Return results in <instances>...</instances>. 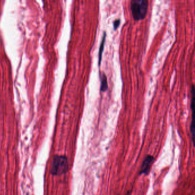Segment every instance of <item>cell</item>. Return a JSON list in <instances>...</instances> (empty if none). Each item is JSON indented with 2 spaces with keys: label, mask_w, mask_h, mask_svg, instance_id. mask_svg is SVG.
I'll return each mask as SVG.
<instances>
[{
  "label": "cell",
  "mask_w": 195,
  "mask_h": 195,
  "mask_svg": "<svg viewBox=\"0 0 195 195\" xmlns=\"http://www.w3.org/2000/svg\"><path fill=\"white\" fill-rule=\"evenodd\" d=\"M149 2L147 0H132L131 1V10L135 21L143 20L146 17Z\"/></svg>",
  "instance_id": "1"
},
{
  "label": "cell",
  "mask_w": 195,
  "mask_h": 195,
  "mask_svg": "<svg viewBox=\"0 0 195 195\" xmlns=\"http://www.w3.org/2000/svg\"><path fill=\"white\" fill-rule=\"evenodd\" d=\"M69 169V163L67 156L56 155L53 157L50 173L54 176H60L67 173Z\"/></svg>",
  "instance_id": "2"
},
{
  "label": "cell",
  "mask_w": 195,
  "mask_h": 195,
  "mask_svg": "<svg viewBox=\"0 0 195 195\" xmlns=\"http://www.w3.org/2000/svg\"><path fill=\"white\" fill-rule=\"evenodd\" d=\"M154 162V157L151 155H148L142 161L141 169L140 171V175H148L149 173L152 164Z\"/></svg>",
  "instance_id": "3"
},
{
  "label": "cell",
  "mask_w": 195,
  "mask_h": 195,
  "mask_svg": "<svg viewBox=\"0 0 195 195\" xmlns=\"http://www.w3.org/2000/svg\"><path fill=\"white\" fill-rule=\"evenodd\" d=\"M106 33L105 31L104 32V35L102 37V41L100 44V49H99V53H98V66H100L101 65V62L102 60V53L104 52V46H105V40H106Z\"/></svg>",
  "instance_id": "4"
},
{
  "label": "cell",
  "mask_w": 195,
  "mask_h": 195,
  "mask_svg": "<svg viewBox=\"0 0 195 195\" xmlns=\"http://www.w3.org/2000/svg\"><path fill=\"white\" fill-rule=\"evenodd\" d=\"M101 78V87L100 90L101 92H105L108 89V85L107 83V77L104 73H102L100 75Z\"/></svg>",
  "instance_id": "5"
},
{
  "label": "cell",
  "mask_w": 195,
  "mask_h": 195,
  "mask_svg": "<svg viewBox=\"0 0 195 195\" xmlns=\"http://www.w3.org/2000/svg\"><path fill=\"white\" fill-rule=\"evenodd\" d=\"M120 24H121V20L120 19H117L115 21L113 22V28L114 30H116L119 26H120Z\"/></svg>",
  "instance_id": "6"
}]
</instances>
